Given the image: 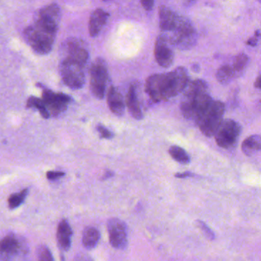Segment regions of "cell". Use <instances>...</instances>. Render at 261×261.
I'll use <instances>...</instances> for the list:
<instances>
[{"instance_id":"26","label":"cell","mask_w":261,"mask_h":261,"mask_svg":"<svg viewBox=\"0 0 261 261\" xmlns=\"http://www.w3.org/2000/svg\"><path fill=\"white\" fill-rule=\"evenodd\" d=\"M37 257L39 261H55L51 250L44 244L38 247Z\"/></svg>"},{"instance_id":"13","label":"cell","mask_w":261,"mask_h":261,"mask_svg":"<svg viewBox=\"0 0 261 261\" xmlns=\"http://www.w3.org/2000/svg\"><path fill=\"white\" fill-rule=\"evenodd\" d=\"M172 45L167 36L161 34L158 36L154 48L155 61L160 66L167 68L172 66L174 62V51Z\"/></svg>"},{"instance_id":"36","label":"cell","mask_w":261,"mask_h":261,"mask_svg":"<svg viewBox=\"0 0 261 261\" xmlns=\"http://www.w3.org/2000/svg\"><path fill=\"white\" fill-rule=\"evenodd\" d=\"M192 71H195V72H198L200 71V67L198 65H192Z\"/></svg>"},{"instance_id":"21","label":"cell","mask_w":261,"mask_h":261,"mask_svg":"<svg viewBox=\"0 0 261 261\" xmlns=\"http://www.w3.org/2000/svg\"><path fill=\"white\" fill-rule=\"evenodd\" d=\"M216 79L222 85H228L233 79H237L232 65H224L220 67L217 71Z\"/></svg>"},{"instance_id":"10","label":"cell","mask_w":261,"mask_h":261,"mask_svg":"<svg viewBox=\"0 0 261 261\" xmlns=\"http://www.w3.org/2000/svg\"><path fill=\"white\" fill-rule=\"evenodd\" d=\"M107 227L111 245L117 250L126 248L128 244V230L126 223L120 218H112L108 220Z\"/></svg>"},{"instance_id":"11","label":"cell","mask_w":261,"mask_h":261,"mask_svg":"<svg viewBox=\"0 0 261 261\" xmlns=\"http://www.w3.org/2000/svg\"><path fill=\"white\" fill-rule=\"evenodd\" d=\"M63 55V59L77 62L84 66L87 65L89 59V51L86 44L77 38H71L64 43Z\"/></svg>"},{"instance_id":"16","label":"cell","mask_w":261,"mask_h":261,"mask_svg":"<svg viewBox=\"0 0 261 261\" xmlns=\"http://www.w3.org/2000/svg\"><path fill=\"white\" fill-rule=\"evenodd\" d=\"M73 230L69 222L66 219H62L58 226L56 239L58 246L62 251L70 250L72 242Z\"/></svg>"},{"instance_id":"12","label":"cell","mask_w":261,"mask_h":261,"mask_svg":"<svg viewBox=\"0 0 261 261\" xmlns=\"http://www.w3.org/2000/svg\"><path fill=\"white\" fill-rule=\"evenodd\" d=\"M42 100L50 114L53 117H58L68 109L71 97L63 93L53 92L51 90L44 88Z\"/></svg>"},{"instance_id":"35","label":"cell","mask_w":261,"mask_h":261,"mask_svg":"<svg viewBox=\"0 0 261 261\" xmlns=\"http://www.w3.org/2000/svg\"><path fill=\"white\" fill-rule=\"evenodd\" d=\"M254 87L257 89L261 90V74L256 77V81L254 82Z\"/></svg>"},{"instance_id":"1","label":"cell","mask_w":261,"mask_h":261,"mask_svg":"<svg viewBox=\"0 0 261 261\" xmlns=\"http://www.w3.org/2000/svg\"><path fill=\"white\" fill-rule=\"evenodd\" d=\"M60 7L50 4L41 8L34 22L24 31L25 42L39 55H47L53 49L61 22Z\"/></svg>"},{"instance_id":"3","label":"cell","mask_w":261,"mask_h":261,"mask_svg":"<svg viewBox=\"0 0 261 261\" xmlns=\"http://www.w3.org/2000/svg\"><path fill=\"white\" fill-rule=\"evenodd\" d=\"M212 101L207 82L196 79L189 82L185 89L180 109L185 118L195 121Z\"/></svg>"},{"instance_id":"22","label":"cell","mask_w":261,"mask_h":261,"mask_svg":"<svg viewBox=\"0 0 261 261\" xmlns=\"http://www.w3.org/2000/svg\"><path fill=\"white\" fill-rule=\"evenodd\" d=\"M27 108L37 109L39 114L44 119L50 118V116H51L43 100L39 97H35V96L29 97L28 100H27Z\"/></svg>"},{"instance_id":"15","label":"cell","mask_w":261,"mask_h":261,"mask_svg":"<svg viewBox=\"0 0 261 261\" xmlns=\"http://www.w3.org/2000/svg\"><path fill=\"white\" fill-rule=\"evenodd\" d=\"M160 27L163 34H169L173 31L180 19L176 13L166 6H161L159 9Z\"/></svg>"},{"instance_id":"33","label":"cell","mask_w":261,"mask_h":261,"mask_svg":"<svg viewBox=\"0 0 261 261\" xmlns=\"http://www.w3.org/2000/svg\"><path fill=\"white\" fill-rule=\"evenodd\" d=\"M194 176V174L191 172H181V173H176L175 174V178H189V177Z\"/></svg>"},{"instance_id":"25","label":"cell","mask_w":261,"mask_h":261,"mask_svg":"<svg viewBox=\"0 0 261 261\" xmlns=\"http://www.w3.org/2000/svg\"><path fill=\"white\" fill-rule=\"evenodd\" d=\"M248 56L244 54V53H241V54L236 56L234 61H233V65H232V67L234 70L235 74H236V77H239L242 75L243 73L244 72L247 65H248Z\"/></svg>"},{"instance_id":"4","label":"cell","mask_w":261,"mask_h":261,"mask_svg":"<svg viewBox=\"0 0 261 261\" xmlns=\"http://www.w3.org/2000/svg\"><path fill=\"white\" fill-rule=\"evenodd\" d=\"M225 105L220 100H213L195 120L200 131L205 137L215 136L217 129L223 121Z\"/></svg>"},{"instance_id":"19","label":"cell","mask_w":261,"mask_h":261,"mask_svg":"<svg viewBox=\"0 0 261 261\" xmlns=\"http://www.w3.org/2000/svg\"><path fill=\"white\" fill-rule=\"evenodd\" d=\"M100 239V231L96 227L89 226L84 230L82 244L88 250L95 248Z\"/></svg>"},{"instance_id":"2","label":"cell","mask_w":261,"mask_h":261,"mask_svg":"<svg viewBox=\"0 0 261 261\" xmlns=\"http://www.w3.org/2000/svg\"><path fill=\"white\" fill-rule=\"evenodd\" d=\"M189 82L187 70L184 67H178L166 74L149 76L146 81L145 91L153 103H160L184 92Z\"/></svg>"},{"instance_id":"9","label":"cell","mask_w":261,"mask_h":261,"mask_svg":"<svg viewBox=\"0 0 261 261\" xmlns=\"http://www.w3.org/2000/svg\"><path fill=\"white\" fill-rule=\"evenodd\" d=\"M90 84L92 94L96 98L102 100L106 93L108 81V70L103 59L97 58L93 62L90 68Z\"/></svg>"},{"instance_id":"28","label":"cell","mask_w":261,"mask_h":261,"mask_svg":"<svg viewBox=\"0 0 261 261\" xmlns=\"http://www.w3.org/2000/svg\"><path fill=\"white\" fill-rule=\"evenodd\" d=\"M97 130L98 131L101 138L106 139V140H111V139H112L113 137H114V134H113L111 131H110L109 129L105 127V126H101V125H98V126H97Z\"/></svg>"},{"instance_id":"6","label":"cell","mask_w":261,"mask_h":261,"mask_svg":"<svg viewBox=\"0 0 261 261\" xmlns=\"http://www.w3.org/2000/svg\"><path fill=\"white\" fill-rule=\"evenodd\" d=\"M29 252L30 247L27 240L13 232L6 235L1 241V261H16L19 257L28 254Z\"/></svg>"},{"instance_id":"8","label":"cell","mask_w":261,"mask_h":261,"mask_svg":"<svg viewBox=\"0 0 261 261\" xmlns=\"http://www.w3.org/2000/svg\"><path fill=\"white\" fill-rule=\"evenodd\" d=\"M241 130V125L235 120L231 119L223 120L214 136L217 145L223 149H233L238 144Z\"/></svg>"},{"instance_id":"31","label":"cell","mask_w":261,"mask_h":261,"mask_svg":"<svg viewBox=\"0 0 261 261\" xmlns=\"http://www.w3.org/2000/svg\"><path fill=\"white\" fill-rule=\"evenodd\" d=\"M141 4L146 11H152L155 2L154 1H147V0L144 1V0H143V1H141Z\"/></svg>"},{"instance_id":"18","label":"cell","mask_w":261,"mask_h":261,"mask_svg":"<svg viewBox=\"0 0 261 261\" xmlns=\"http://www.w3.org/2000/svg\"><path fill=\"white\" fill-rule=\"evenodd\" d=\"M108 105L111 112L115 115L123 116L124 114L125 103L123 96L113 86L108 91Z\"/></svg>"},{"instance_id":"14","label":"cell","mask_w":261,"mask_h":261,"mask_svg":"<svg viewBox=\"0 0 261 261\" xmlns=\"http://www.w3.org/2000/svg\"><path fill=\"white\" fill-rule=\"evenodd\" d=\"M139 88L140 84L137 82L131 84L126 94V106L128 111L133 117L136 120H140L143 118V110L141 108V103L139 99Z\"/></svg>"},{"instance_id":"17","label":"cell","mask_w":261,"mask_h":261,"mask_svg":"<svg viewBox=\"0 0 261 261\" xmlns=\"http://www.w3.org/2000/svg\"><path fill=\"white\" fill-rule=\"evenodd\" d=\"M109 16V13L102 9H97L91 13L88 25L90 36L91 37H97L100 34L102 29L108 22Z\"/></svg>"},{"instance_id":"29","label":"cell","mask_w":261,"mask_h":261,"mask_svg":"<svg viewBox=\"0 0 261 261\" xmlns=\"http://www.w3.org/2000/svg\"><path fill=\"white\" fill-rule=\"evenodd\" d=\"M65 175V172H62V171H48L46 173L47 178L50 181L59 179Z\"/></svg>"},{"instance_id":"24","label":"cell","mask_w":261,"mask_h":261,"mask_svg":"<svg viewBox=\"0 0 261 261\" xmlns=\"http://www.w3.org/2000/svg\"><path fill=\"white\" fill-rule=\"evenodd\" d=\"M169 155L178 163L187 165L190 163L191 159L189 154L183 148L178 146H172L169 149Z\"/></svg>"},{"instance_id":"5","label":"cell","mask_w":261,"mask_h":261,"mask_svg":"<svg viewBox=\"0 0 261 261\" xmlns=\"http://www.w3.org/2000/svg\"><path fill=\"white\" fill-rule=\"evenodd\" d=\"M164 35L167 36L172 46L179 50L191 49L198 41V33L193 24L189 19L182 16H180L173 31L169 34Z\"/></svg>"},{"instance_id":"27","label":"cell","mask_w":261,"mask_h":261,"mask_svg":"<svg viewBox=\"0 0 261 261\" xmlns=\"http://www.w3.org/2000/svg\"><path fill=\"white\" fill-rule=\"evenodd\" d=\"M195 224H196L197 227H198V229H200V230L202 232L204 236L205 237L208 241H214V240L215 239V233L209 228L208 226H207L205 223L200 221V220H197Z\"/></svg>"},{"instance_id":"7","label":"cell","mask_w":261,"mask_h":261,"mask_svg":"<svg viewBox=\"0 0 261 261\" xmlns=\"http://www.w3.org/2000/svg\"><path fill=\"white\" fill-rule=\"evenodd\" d=\"M85 67L77 62L62 59L59 65V71L64 84L71 90H79L85 84Z\"/></svg>"},{"instance_id":"30","label":"cell","mask_w":261,"mask_h":261,"mask_svg":"<svg viewBox=\"0 0 261 261\" xmlns=\"http://www.w3.org/2000/svg\"><path fill=\"white\" fill-rule=\"evenodd\" d=\"M74 261H94L91 256L85 254V253H81L79 254L76 255L74 257Z\"/></svg>"},{"instance_id":"23","label":"cell","mask_w":261,"mask_h":261,"mask_svg":"<svg viewBox=\"0 0 261 261\" xmlns=\"http://www.w3.org/2000/svg\"><path fill=\"white\" fill-rule=\"evenodd\" d=\"M29 192H30V189L27 188V189H22L19 192L12 194L9 197L8 201H7L10 209L14 210V209L17 208L19 206L22 205L25 201V198L28 196Z\"/></svg>"},{"instance_id":"20","label":"cell","mask_w":261,"mask_h":261,"mask_svg":"<svg viewBox=\"0 0 261 261\" xmlns=\"http://www.w3.org/2000/svg\"><path fill=\"white\" fill-rule=\"evenodd\" d=\"M241 150L247 156H251L261 150V136L251 135L246 138L241 145Z\"/></svg>"},{"instance_id":"34","label":"cell","mask_w":261,"mask_h":261,"mask_svg":"<svg viewBox=\"0 0 261 261\" xmlns=\"http://www.w3.org/2000/svg\"><path fill=\"white\" fill-rule=\"evenodd\" d=\"M114 172H112V171H111V170L106 171V172H105V175H103V177H102L101 180L108 179V178H111V177L114 176Z\"/></svg>"},{"instance_id":"32","label":"cell","mask_w":261,"mask_h":261,"mask_svg":"<svg viewBox=\"0 0 261 261\" xmlns=\"http://www.w3.org/2000/svg\"><path fill=\"white\" fill-rule=\"evenodd\" d=\"M261 36V34H259L257 31L255 33V36L253 37L250 38L248 41H247V44L250 46H256V44H257L258 38Z\"/></svg>"}]
</instances>
